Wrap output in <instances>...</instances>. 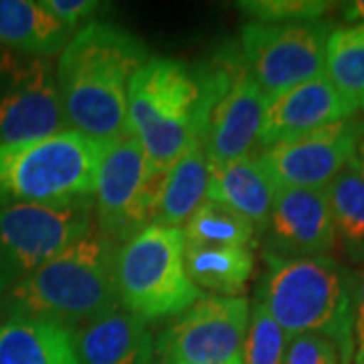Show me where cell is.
<instances>
[{
	"label": "cell",
	"mask_w": 364,
	"mask_h": 364,
	"mask_svg": "<svg viewBox=\"0 0 364 364\" xmlns=\"http://www.w3.org/2000/svg\"><path fill=\"white\" fill-rule=\"evenodd\" d=\"M239 61V53L203 67L156 57L134 73L128 132L142 144L152 174H164L191 144L200 142L208 114L229 90Z\"/></svg>",
	"instance_id": "obj_1"
},
{
	"label": "cell",
	"mask_w": 364,
	"mask_h": 364,
	"mask_svg": "<svg viewBox=\"0 0 364 364\" xmlns=\"http://www.w3.org/2000/svg\"><path fill=\"white\" fill-rule=\"evenodd\" d=\"M146 61V45L128 28L102 21L81 26L55 69L67 130L104 144L128 136V87Z\"/></svg>",
	"instance_id": "obj_2"
},
{
	"label": "cell",
	"mask_w": 364,
	"mask_h": 364,
	"mask_svg": "<svg viewBox=\"0 0 364 364\" xmlns=\"http://www.w3.org/2000/svg\"><path fill=\"white\" fill-rule=\"evenodd\" d=\"M117 245L97 227L57 257L28 273L0 299V312L49 320L71 332L119 308Z\"/></svg>",
	"instance_id": "obj_3"
},
{
	"label": "cell",
	"mask_w": 364,
	"mask_h": 364,
	"mask_svg": "<svg viewBox=\"0 0 364 364\" xmlns=\"http://www.w3.org/2000/svg\"><path fill=\"white\" fill-rule=\"evenodd\" d=\"M265 263L255 299L267 308L287 338L320 334L352 363L356 273L332 255Z\"/></svg>",
	"instance_id": "obj_4"
},
{
	"label": "cell",
	"mask_w": 364,
	"mask_h": 364,
	"mask_svg": "<svg viewBox=\"0 0 364 364\" xmlns=\"http://www.w3.org/2000/svg\"><path fill=\"white\" fill-rule=\"evenodd\" d=\"M105 148L75 130L0 146V207L93 196Z\"/></svg>",
	"instance_id": "obj_5"
},
{
	"label": "cell",
	"mask_w": 364,
	"mask_h": 364,
	"mask_svg": "<svg viewBox=\"0 0 364 364\" xmlns=\"http://www.w3.org/2000/svg\"><path fill=\"white\" fill-rule=\"evenodd\" d=\"M184 233L148 225L117 247L119 304L146 324L186 312L205 294L191 282L184 263Z\"/></svg>",
	"instance_id": "obj_6"
},
{
	"label": "cell",
	"mask_w": 364,
	"mask_h": 364,
	"mask_svg": "<svg viewBox=\"0 0 364 364\" xmlns=\"http://www.w3.org/2000/svg\"><path fill=\"white\" fill-rule=\"evenodd\" d=\"M93 229V196L0 207V299Z\"/></svg>",
	"instance_id": "obj_7"
},
{
	"label": "cell",
	"mask_w": 364,
	"mask_h": 364,
	"mask_svg": "<svg viewBox=\"0 0 364 364\" xmlns=\"http://www.w3.org/2000/svg\"><path fill=\"white\" fill-rule=\"evenodd\" d=\"M334 28L328 18L306 23L249 21L241 28V63L272 100L324 73L326 45Z\"/></svg>",
	"instance_id": "obj_8"
},
{
	"label": "cell",
	"mask_w": 364,
	"mask_h": 364,
	"mask_svg": "<svg viewBox=\"0 0 364 364\" xmlns=\"http://www.w3.org/2000/svg\"><path fill=\"white\" fill-rule=\"evenodd\" d=\"M247 298L203 296L160 334V364H243Z\"/></svg>",
	"instance_id": "obj_9"
},
{
	"label": "cell",
	"mask_w": 364,
	"mask_h": 364,
	"mask_svg": "<svg viewBox=\"0 0 364 364\" xmlns=\"http://www.w3.org/2000/svg\"><path fill=\"white\" fill-rule=\"evenodd\" d=\"M67 130L49 57L0 47V146Z\"/></svg>",
	"instance_id": "obj_10"
},
{
	"label": "cell",
	"mask_w": 364,
	"mask_h": 364,
	"mask_svg": "<svg viewBox=\"0 0 364 364\" xmlns=\"http://www.w3.org/2000/svg\"><path fill=\"white\" fill-rule=\"evenodd\" d=\"M160 176L148 168L142 144L136 136L128 134L107 144L93 193L97 231L119 247L148 227L150 205Z\"/></svg>",
	"instance_id": "obj_11"
},
{
	"label": "cell",
	"mask_w": 364,
	"mask_h": 364,
	"mask_svg": "<svg viewBox=\"0 0 364 364\" xmlns=\"http://www.w3.org/2000/svg\"><path fill=\"white\" fill-rule=\"evenodd\" d=\"M364 140V117L352 116L265 148L261 162L282 188H326L350 164Z\"/></svg>",
	"instance_id": "obj_12"
},
{
	"label": "cell",
	"mask_w": 364,
	"mask_h": 364,
	"mask_svg": "<svg viewBox=\"0 0 364 364\" xmlns=\"http://www.w3.org/2000/svg\"><path fill=\"white\" fill-rule=\"evenodd\" d=\"M261 239L265 261L330 255L336 233L326 188H277Z\"/></svg>",
	"instance_id": "obj_13"
},
{
	"label": "cell",
	"mask_w": 364,
	"mask_h": 364,
	"mask_svg": "<svg viewBox=\"0 0 364 364\" xmlns=\"http://www.w3.org/2000/svg\"><path fill=\"white\" fill-rule=\"evenodd\" d=\"M358 105L346 100L326 73L299 83L267 102L259 130V148H272L328 124L356 116Z\"/></svg>",
	"instance_id": "obj_14"
},
{
	"label": "cell",
	"mask_w": 364,
	"mask_h": 364,
	"mask_svg": "<svg viewBox=\"0 0 364 364\" xmlns=\"http://www.w3.org/2000/svg\"><path fill=\"white\" fill-rule=\"evenodd\" d=\"M267 102V95L249 77L239 61L229 90L213 105L200 136L207 160L227 162L251 156L259 144L261 122Z\"/></svg>",
	"instance_id": "obj_15"
},
{
	"label": "cell",
	"mask_w": 364,
	"mask_h": 364,
	"mask_svg": "<svg viewBox=\"0 0 364 364\" xmlns=\"http://www.w3.org/2000/svg\"><path fill=\"white\" fill-rule=\"evenodd\" d=\"M79 364H152L156 342L150 328L122 306L73 332Z\"/></svg>",
	"instance_id": "obj_16"
},
{
	"label": "cell",
	"mask_w": 364,
	"mask_h": 364,
	"mask_svg": "<svg viewBox=\"0 0 364 364\" xmlns=\"http://www.w3.org/2000/svg\"><path fill=\"white\" fill-rule=\"evenodd\" d=\"M208 162L207 198L233 208L245 217L257 233H263L272 215L277 184L259 156H245L227 162Z\"/></svg>",
	"instance_id": "obj_17"
},
{
	"label": "cell",
	"mask_w": 364,
	"mask_h": 364,
	"mask_svg": "<svg viewBox=\"0 0 364 364\" xmlns=\"http://www.w3.org/2000/svg\"><path fill=\"white\" fill-rule=\"evenodd\" d=\"M208 162L203 144L193 142L182 156L158 178L154 198L150 205L148 225L176 227L193 217L207 198Z\"/></svg>",
	"instance_id": "obj_18"
},
{
	"label": "cell",
	"mask_w": 364,
	"mask_h": 364,
	"mask_svg": "<svg viewBox=\"0 0 364 364\" xmlns=\"http://www.w3.org/2000/svg\"><path fill=\"white\" fill-rule=\"evenodd\" d=\"M0 364H79V358L69 328L13 316L0 324Z\"/></svg>",
	"instance_id": "obj_19"
},
{
	"label": "cell",
	"mask_w": 364,
	"mask_h": 364,
	"mask_svg": "<svg viewBox=\"0 0 364 364\" xmlns=\"http://www.w3.org/2000/svg\"><path fill=\"white\" fill-rule=\"evenodd\" d=\"M71 39L73 31L59 23L41 2L0 0V47L51 59Z\"/></svg>",
	"instance_id": "obj_20"
},
{
	"label": "cell",
	"mask_w": 364,
	"mask_h": 364,
	"mask_svg": "<svg viewBox=\"0 0 364 364\" xmlns=\"http://www.w3.org/2000/svg\"><path fill=\"white\" fill-rule=\"evenodd\" d=\"M184 263L191 282L210 296L239 298L255 269L253 251L249 247H184Z\"/></svg>",
	"instance_id": "obj_21"
},
{
	"label": "cell",
	"mask_w": 364,
	"mask_h": 364,
	"mask_svg": "<svg viewBox=\"0 0 364 364\" xmlns=\"http://www.w3.org/2000/svg\"><path fill=\"white\" fill-rule=\"evenodd\" d=\"M326 195L332 210L336 245L350 263L364 267V176L354 160L326 186Z\"/></svg>",
	"instance_id": "obj_22"
},
{
	"label": "cell",
	"mask_w": 364,
	"mask_h": 364,
	"mask_svg": "<svg viewBox=\"0 0 364 364\" xmlns=\"http://www.w3.org/2000/svg\"><path fill=\"white\" fill-rule=\"evenodd\" d=\"M184 241L188 245L205 247H253L257 243V229L245 217L221 203L208 200L196 208L186 221Z\"/></svg>",
	"instance_id": "obj_23"
},
{
	"label": "cell",
	"mask_w": 364,
	"mask_h": 364,
	"mask_svg": "<svg viewBox=\"0 0 364 364\" xmlns=\"http://www.w3.org/2000/svg\"><path fill=\"white\" fill-rule=\"evenodd\" d=\"M326 77L354 104L364 100V25L336 26L326 45Z\"/></svg>",
	"instance_id": "obj_24"
},
{
	"label": "cell",
	"mask_w": 364,
	"mask_h": 364,
	"mask_svg": "<svg viewBox=\"0 0 364 364\" xmlns=\"http://www.w3.org/2000/svg\"><path fill=\"white\" fill-rule=\"evenodd\" d=\"M287 334L273 320L261 301L251 304L247 336L243 344V364H284L287 350Z\"/></svg>",
	"instance_id": "obj_25"
},
{
	"label": "cell",
	"mask_w": 364,
	"mask_h": 364,
	"mask_svg": "<svg viewBox=\"0 0 364 364\" xmlns=\"http://www.w3.org/2000/svg\"><path fill=\"white\" fill-rule=\"evenodd\" d=\"M241 11L259 23H306L320 21L334 2L326 0H243Z\"/></svg>",
	"instance_id": "obj_26"
},
{
	"label": "cell",
	"mask_w": 364,
	"mask_h": 364,
	"mask_svg": "<svg viewBox=\"0 0 364 364\" xmlns=\"http://www.w3.org/2000/svg\"><path fill=\"white\" fill-rule=\"evenodd\" d=\"M284 364H350L340 348L320 334H298L287 340Z\"/></svg>",
	"instance_id": "obj_27"
},
{
	"label": "cell",
	"mask_w": 364,
	"mask_h": 364,
	"mask_svg": "<svg viewBox=\"0 0 364 364\" xmlns=\"http://www.w3.org/2000/svg\"><path fill=\"white\" fill-rule=\"evenodd\" d=\"M41 4L71 31H75L81 23L87 25L91 16L104 6L97 0H43Z\"/></svg>",
	"instance_id": "obj_28"
},
{
	"label": "cell",
	"mask_w": 364,
	"mask_h": 364,
	"mask_svg": "<svg viewBox=\"0 0 364 364\" xmlns=\"http://www.w3.org/2000/svg\"><path fill=\"white\" fill-rule=\"evenodd\" d=\"M354 356L352 364H364V269L356 273L354 291Z\"/></svg>",
	"instance_id": "obj_29"
},
{
	"label": "cell",
	"mask_w": 364,
	"mask_h": 364,
	"mask_svg": "<svg viewBox=\"0 0 364 364\" xmlns=\"http://www.w3.org/2000/svg\"><path fill=\"white\" fill-rule=\"evenodd\" d=\"M342 18L348 25H364V0H352L342 4Z\"/></svg>",
	"instance_id": "obj_30"
},
{
	"label": "cell",
	"mask_w": 364,
	"mask_h": 364,
	"mask_svg": "<svg viewBox=\"0 0 364 364\" xmlns=\"http://www.w3.org/2000/svg\"><path fill=\"white\" fill-rule=\"evenodd\" d=\"M354 162H356V168H358V172L364 176V140L360 142V146H358V150H356Z\"/></svg>",
	"instance_id": "obj_31"
},
{
	"label": "cell",
	"mask_w": 364,
	"mask_h": 364,
	"mask_svg": "<svg viewBox=\"0 0 364 364\" xmlns=\"http://www.w3.org/2000/svg\"><path fill=\"white\" fill-rule=\"evenodd\" d=\"M358 107H363V109H364V100H363V102H360V104H358Z\"/></svg>",
	"instance_id": "obj_32"
},
{
	"label": "cell",
	"mask_w": 364,
	"mask_h": 364,
	"mask_svg": "<svg viewBox=\"0 0 364 364\" xmlns=\"http://www.w3.org/2000/svg\"><path fill=\"white\" fill-rule=\"evenodd\" d=\"M152 364H160V363H152Z\"/></svg>",
	"instance_id": "obj_33"
}]
</instances>
